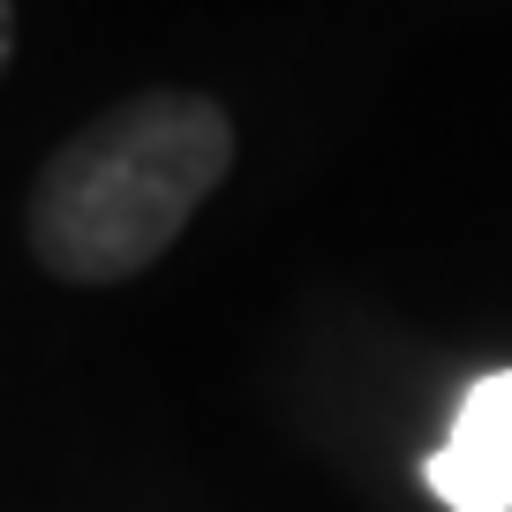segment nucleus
<instances>
[{"mask_svg": "<svg viewBox=\"0 0 512 512\" xmlns=\"http://www.w3.org/2000/svg\"><path fill=\"white\" fill-rule=\"evenodd\" d=\"M422 482L445 512H512V369L467 384L445 445L422 460Z\"/></svg>", "mask_w": 512, "mask_h": 512, "instance_id": "f03ea898", "label": "nucleus"}, {"mask_svg": "<svg viewBox=\"0 0 512 512\" xmlns=\"http://www.w3.org/2000/svg\"><path fill=\"white\" fill-rule=\"evenodd\" d=\"M8 53H16V8L0 0V76H8Z\"/></svg>", "mask_w": 512, "mask_h": 512, "instance_id": "7ed1b4c3", "label": "nucleus"}, {"mask_svg": "<svg viewBox=\"0 0 512 512\" xmlns=\"http://www.w3.org/2000/svg\"><path fill=\"white\" fill-rule=\"evenodd\" d=\"M234 174V113L204 91H136L83 121L31 181V256L68 287H121L181 241Z\"/></svg>", "mask_w": 512, "mask_h": 512, "instance_id": "f257e3e1", "label": "nucleus"}]
</instances>
